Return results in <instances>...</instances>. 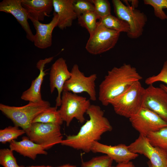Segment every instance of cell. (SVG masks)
I'll list each match as a JSON object with an SVG mask.
<instances>
[{
	"mask_svg": "<svg viewBox=\"0 0 167 167\" xmlns=\"http://www.w3.org/2000/svg\"><path fill=\"white\" fill-rule=\"evenodd\" d=\"M54 57L40 60L36 64L39 70L38 76L32 82L30 87L22 94L21 98L25 101L32 102H40L43 100L41 93V87L44 77L46 74L44 71L45 65L52 60Z\"/></svg>",
	"mask_w": 167,
	"mask_h": 167,
	"instance_id": "obj_18",
	"label": "cell"
},
{
	"mask_svg": "<svg viewBox=\"0 0 167 167\" xmlns=\"http://www.w3.org/2000/svg\"><path fill=\"white\" fill-rule=\"evenodd\" d=\"M109 167H136L133 163L131 161L126 162L118 163L116 165H111Z\"/></svg>",
	"mask_w": 167,
	"mask_h": 167,
	"instance_id": "obj_32",
	"label": "cell"
},
{
	"mask_svg": "<svg viewBox=\"0 0 167 167\" xmlns=\"http://www.w3.org/2000/svg\"><path fill=\"white\" fill-rule=\"evenodd\" d=\"M145 93V88L139 81H137L125 92L113 100L109 104L116 114L129 118L142 107Z\"/></svg>",
	"mask_w": 167,
	"mask_h": 167,
	"instance_id": "obj_3",
	"label": "cell"
},
{
	"mask_svg": "<svg viewBox=\"0 0 167 167\" xmlns=\"http://www.w3.org/2000/svg\"><path fill=\"white\" fill-rule=\"evenodd\" d=\"M60 126L52 123H32L26 133L30 140L47 150L60 144L63 140Z\"/></svg>",
	"mask_w": 167,
	"mask_h": 167,
	"instance_id": "obj_7",
	"label": "cell"
},
{
	"mask_svg": "<svg viewBox=\"0 0 167 167\" xmlns=\"http://www.w3.org/2000/svg\"><path fill=\"white\" fill-rule=\"evenodd\" d=\"M157 82H161L167 85V59L165 62L160 72L156 75H153L147 78L145 83L148 85L153 84Z\"/></svg>",
	"mask_w": 167,
	"mask_h": 167,
	"instance_id": "obj_31",
	"label": "cell"
},
{
	"mask_svg": "<svg viewBox=\"0 0 167 167\" xmlns=\"http://www.w3.org/2000/svg\"><path fill=\"white\" fill-rule=\"evenodd\" d=\"M95 7V11L99 18H102L111 15V6L107 0H92Z\"/></svg>",
	"mask_w": 167,
	"mask_h": 167,
	"instance_id": "obj_29",
	"label": "cell"
},
{
	"mask_svg": "<svg viewBox=\"0 0 167 167\" xmlns=\"http://www.w3.org/2000/svg\"><path fill=\"white\" fill-rule=\"evenodd\" d=\"M22 6L27 13L28 18L43 21L53 9V0H21Z\"/></svg>",
	"mask_w": 167,
	"mask_h": 167,
	"instance_id": "obj_19",
	"label": "cell"
},
{
	"mask_svg": "<svg viewBox=\"0 0 167 167\" xmlns=\"http://www.w3.org/2000/svg\"><path fill=\"white\" fill-rule=\"evenodd\" d=\"M129 119L133 127L139 135L146 137L151 132L167 127V122L158 115L149 109L143 107Z\"/></svg>",
	"mask_w": 167,
	"mask_h": 167,
	"instance_id": "obj_10",
	"label": "cell"
},
{
	"mask_svg": "<svg viewBox=\"0 0 167 167\" xmlns=\"http://www.w3.org/2000/svg\"><path fill=\"white\" fill-rule=\"evenodd\" d=\"M91 151L94 153H102L108 156L113 161L118 163L131 161L137 157L138 154L131 152L128 146L124 144L112 146L95 141L92 144Z\"/></svg>",
	"mask_w": 167,
	"mask_h": 167,
	"instance_id": "obj_14",
	"label": "cell"
},
{
	"mask_svg": "<svg viewBox=\"0 0 167 167\" xmlns=\"http://www.w3.org/2000/svg\"><path fill=\"white\" fill-rule=\"evenodd\" d=\"M113 160L105 155L93 157L88 161H83L81 167H109Z\"/></svg>",
	"mask_w": 167,
	"mask_h": 167,
	"instance_id": "obj_26",
	"label": "cell"
},
{
	"mask_svg": "<svg viewBox=\"0 0 167 167\" xmlns=\"http://www.w3.org/2000/svg\"><path fill=\"white\" fill-rule=\"evenodd\" d=\"M147 137L151 145L161 149L167 154V127L151 132Z\"/></svg>",
	"mask_w": 167,
	"mask_h": 167,
	"instance_id": "obj_24",
	"label": "cell"
},
{
	"mask_svg": "<svg viewBox=\"0 0 167 167\" xmlns=\"http://www.w3.org/2000/svg\"><path fill=\"white\" fill-rule=\"evenodd\" d=\"M10 149L23 156L35 160L39 154L47 155V152L41 145L36 143L28 137L23 136L21 140H13L10 143Z\"/></svg>",
	"mask_w": 167,
	"mask_h": 167,
	"instance_id": "obj_20",
	"label": "cell"
},
{
	"mask_svg": "<svg viewBox=\"0 0 167 167\" xmlns=\"http://www.w3.org/2000/svg\"><path fill=\"white\" fill-rule=\"evenodd\" d=\"M50 106L49 101L43 100L37 102H29L26 105L19 107L1 103L0 110L15 126L21 127L26 132L30 127L34 118Z\"/></svg>",
	"mask_w": 167,
	"mask_h": 167,
	"instance_id": "obj_4",
	"label": "cell"
},
{
	"mask_svg": "<svg viewBox=\"0 0 167 167\" xmlns=\"http://www.w3.org/2000/svg\"><path fill=\"white\" fill-rule=\"evenodd\" d=\"M0 11L11 14L26 33L27 38L33 42L34 35L28 22V15L22 5L21 0H3L0 2Z\"/></svg>",
	"mask_w": 167,
	"mask_h": 167,
	"instance_id": "obj_15",
	"label": "cell"
},
{
	"mask_svg": "<svg viewBox=\"0 0 167 167\" xmlns=\"http://www.w3.org/2000/svg\"><path fill=\"white\" fill-rule=\"evenodd\" d=\"M77 18L79 24L86 29L90 35L95 31L97 26V20L100 19L95 11L84 13L78 16Z\"/></svg>",
	"mask_w": 167,
	"mask_h": 167,
	"instance_id": "obj_23",
	"label": "cell"
},
{
	"mask_svg": "<svg viewBox=\"0 0 167 167\" xmlns=\"http://www.w3.org/2000/svg\"><path fill=\"white\" fill-rule=\"evenodd\" d=\"M142 107L154 112L167 122V92L161 88L151 84L145 88Z\"/></svg>",
	"mask_w": 167,
	"mask_h": 167,
	"instance_id": "obj_12",
	"label": "cell"
},
{
	"mask_svg": "<svg viewBox=\"0 0 167 167\" xmlns=\"http://www.w3.org/2000/svg\"><path fill=\"white\" fill-rule=\"evenodd\" d=\"M147 164L148 165V167H152L150 161H148L147 162Z\"/></svg>",
	"mask_w": 167,
	"mask_h": 167,
	"instance_id": "obj_35",
	"label": "cell"
},
{
	"mask_svg": "<svg viewBox=\"0 0 167 167\" xmlns=\"http://www.w3.org/2000/svg\"><path fill=\"white\" fill-rule=\"evenodd\" d=\"M120 34V32L105 27L98 21L95 31L90 35L85 49L93 55L103 53L115 46Z\"/></svg>",
	"mask_w": 167,
	"mask_h": 167,
	"instance_id": "obj_8",
	"label": "cell"
},
{
	"mask_svg": "<svg viewBox=\"0 0 167 167\" xmlns=\"http://www.w3.org/2000/svg\"><path fill=\"white\" fill-rule=\"evenodd\" d=\"M29 19L32 22L36 31L33 41L35 46L41 49H45L50 47L52 44L53 31L58 25V14L54 12L52 20L47 24H43L32 18Z\"/></svg>",
	"mask_w": 167,
	"mask_h": 167,
	"instance_id": "obj_16",
	"label": "cell"
},
{
	"mask_svg": "<svg viewBox=\"0 0 167 167\" xmlns=\"http://www.w3.org/2000/svg\"><path fill=\"white\" fill-rule=\"evenodd\" d=\"M71 73V77L65 82L63 91L76 94L86 92L91 101H96V94L95 81L97 77L96 74H93L88 76H85L77 64L73 66Z\"/></svg>",
	"mask_w": 167,
	"mask_h": 167,
	"instance_id": "obj_9",
	"label": "cell"
},
{
	"mask_svg": "<svg viewBox=\"0 0 167 167\" xmlns=\"http://www.w3.org/2000/svg\"><path fill=\"white\" fill-rule=\"evenodd\" d=\"M73 5L77 17L86 12L95 11L94 6L91 0H75Z\"/></svg>",
	"mask_w": 167,
	"mask_h": 167,
	"instance_id": "obj_30",
	"label": "cell"
},
{
	"mask_svg": "<svg viewBox=\"0 0 167 167\" xmlns=\"http://www.w3.org/2000/svg\"><path fill=\"white\" fill-rule=\"evenodd\" d=\"M72 166V165H71L69 164H66L64 165H60L59 166H56V167L51 166H45L44 165H41V166H27L26 167H71Z\"/></svg>",
	"mask_w": 167,
	"mask_h": 167,
	"instance_id": "obj_33",
	"label": "cell"
},
{
	"mask_svg": "<svg viewBox=\"0 0 167 167\" xmlns=\"http://www.w3.org/2000/svg\"><path fill=\"white\" fill-rule=\"evenodd\" d=\"M17 126H10L0 130V142L2 143H10L17 139L18 137L26 133L23 129H21Z\"/></svg>",
	"mask_w": 167,
	"mask_h": 167,
	"instance_id": "obj_25",
	"label": "cell"
},
{
	"mask_svg": "<svg viewBox=\"0 0 167 167\" xmlns=\"http://www.w3.org/2000/svg\"><path fill=\"white\" fill-rule=\"evenodd\" d=\"M160 87L164 89L167 92V85L161 84L160 85Z\"/></svg>",
	"mask_w": 167,
	"mask_h": 167,
	"instance_id": "obj_34",
	"label": "cell"
},
{
	"mask_svg": "<svg viewBox=\"0 0 167 167\" xmlns=\"http://www.w3.org/2000/svg\"><path fill=\"white\" fill-rule=\"evenodd\" d=\"M91 105L89 100L86 97L63 91L59 110L63 121L68 126L74 118L81 123H84L85 121L84 114Z\"/></svg>",
	"mask_w": 167,
	"mask_h": 167,
	"instance_id": "obj_5",
	"label": "cell"
},
{
	"mask_svg": "<svg viewBox=\"0 0 167 167\" xmlns=\"http://www.w3.org/2000/svg\"><path fill=\"white\" fill-rule=\"evenodd\" d=\"M75 0H53L54 12L58 16V27L62 30L71 26L77 18L74 8Z\"/></svg>",
	"mask_w": 167,
	"mask_h": 167,
	"instance_id": "obj_17",
	"label": "cell"
},
{
	"mask_svg": "<svg viewBox=\"0 0 167 167\" xmlns=\"http://www.w3.org/2000/svg\"><path fill=\"white\" fill-rule=\"evenodd\" d=\"M128 147L131 152L143 155L148 158L152 167H167V154L151 145L147 137L139 135Z\"/></svg>",
	"mask_w": 167,
	"mask_h": 167,
	"instance_id": "obj_11",
	"label": "cell"
},
{
	"mask_svg": "<svg viewBox=\"0 0 167 167\" xmlns=\"http://www.w3.org/2000/svg\"><path fill=\"white\" fill-rule=\"evenodd\" d=\"M143 2L153 8L156 17L162 20L167 19V15L163 11L167 8V0H144Z\"/></svg>",
	"mask_w": 167,
	"mask_h": 167,
	"instance_id": "obj_27",
	"label": "cell"
},
{
	"mask_svg": "<svg viewBox=\"0 0 167 167\" xmlns=\"http://www.w3.org/2000/svg\"><path fill=\"white\" fill-rule=\"evenodd\" d=\"M89 118L75 135H69L61 144L88 153L93 143L98 141L104 133L112 131L113 127L104 112L98 105H91L86 113Z\"/></svg>",
	"mask_w": 167,
	"mask_h": 167,
	"instance_id": "obj_1",
	"label": "cell"
},
{
	"mask_svg": "<svg viewBox=\"0 0 167 167\" xmlns=\"http://www.w3.org/2000/svg\"><path fill=\"white\" fill-rule=\"evenodd\" d=\"M71 167H77L75 165H72V166Z\"/></svg>",
	"mask_w": 167,
	"mask_h": 167,
	"instance_id": "obj_36",
	"label": "cell"
},
{
	"mask_svg": "<svg viewBox=\"0 0 167 167\" xmlns=\"http://www.w3.org/2000/svg\"><path fill=\"white\" fill-rule=\"evenodd\" d=\"M99 22L105 27L120 32L127 33L130 30L128 24L116 16L109 15L99 19Z\"/></svg>",
	"mask_w": 167,
	"mask_h": 167,
	"instance_id": "obj_22",
	"label": "cell"
},
{
	"mask_svg": "<svg viewBox=\"0 0 167 167\" xmlns=\"http://www.w3.org/2000/svg\"><path fill=\"white\" fill-rule=\"evenodd\" d=\"M63 121L57 107L51 106L37 116L33 120L32 123L41 122L52 123L61 125Z\"/></svg>",
	"mask_w": 167,
	"mask_h": 167,
	"instance_id": "obj_21",
	"label": "cell"
},
{
	"mask_svg": "<svg viewBox=\"0 0 167 167\" xmlns=\"http://www.w3.org/2000/svg\"><path fill=\"white\" fill-rule=\"evenodd\" d=\"M142 79L136 68L129 64L114 67L108 71L100 84L98 99L103 105L107 106L134 83Z\"/></svg>",
	"mask_w": 167,
	"mask_h": 167,
	"instance_id": "obj_2",
	"label": "cell"
},
{
	"mask_svg": "<svg viewBox=\"0 0 167 167\" xmlns=\"http://www.w3.org/2000/svg\"><path fill=\"white\" fill-rule=\"evenodd\" d=\"M20 167H25L23 166H20Z\"/></svg>",
	"mask_w": 167,
	"mask_h": 167,
	"instance_id": "obj_37",
	"label": "cell"
},
{
	"mask_svg": "<svg viewBox=\"0 0 167 167\" xmlns=\"http://www.w3.org/2000/svg\"><path fill=\"white\" fill-rule=\"evenodd\" d=\"M112 2L116 16L129 25L130 30L127 33L128 37L133 39L139 37L147 21L146 15L128 4L125 5L120 0H113Z\"/></svg>",
	"mask_w": 167,
	"mask_h": 167,
	"instance_id": "obj_6",
	"label": "cell"
},
{
	"mask_svg": "<svg viewBox=\"0 0 167 167\" xmlns=\"http://www.w3.org/2000/svg\"><path fill=\"white\" fill-rule=\"evenodd\" d=\"M0 164L3 167H20L10 148L0 150Z\"/></svg>",
	"mask_w": 167,
	"mask_h": 167,
	"instance_id": "obj_28",
	"label": "cell"
},
{
	"mask_svg": "<svg viewBox=\"0 0 167 167\" xmlns=\"http://www.w3.org/2000/svg\"><path fill=\"white\" fill-rule=\"evenodd\" d=\"M71 76L66 60L62 58L57 59L52 64L49 73L50 89L52 93L56 89L58 96L56 99V106H60L62 93L66 81Z\"/></svg>",
	"mask_w": 167,
	"mask_h": 167,
	"instance_id": "obj_13",
	"label": "cell"
}]
</instances>
